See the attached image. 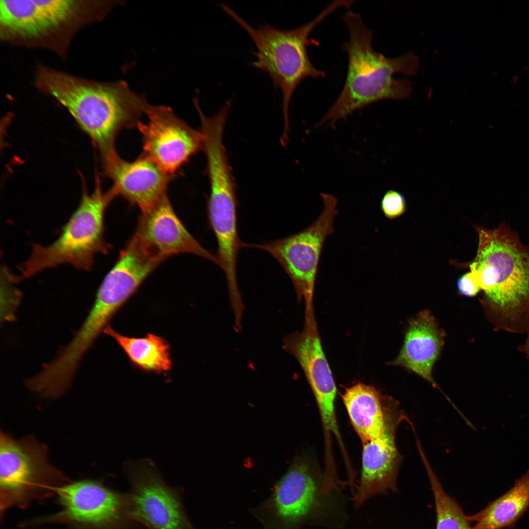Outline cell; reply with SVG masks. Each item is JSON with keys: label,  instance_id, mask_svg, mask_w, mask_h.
Here are the masks:
<instances>
[{"label": "cell", "instance_id": "cell-18", "mask_svg": "<svg viewBox=\"0 0 529 529\" xmlns=\"http://www.w3.org/2000/svg\"><path fill=\"white\" fill-rule=\"evenodd\" d=\"M386 396L361 383L345 388L341 398L362 444L379 437L385 425Z\"/></svg>", "mask_w": 529, "mask_h": 529}, {"label": "cell", "instance_id": "cell-22", "mask_svg": "<svg viewBox=\"0 0 529 529\" xmlns=\"http://www.w3.org/2000/svg\"><path fill=\"white\" fill-rule=\"evenodd\" d=\"M381 208L385 217L389 219H395L405 212L406 199L400 192L389 190L382 198Z\"/></svg>", "mask_w": 529, "mask_h": 529}, {"label": "cell", "instance_id": "cell-1", "mask_svg": "<svg viewBox=\"0 0 529 529\" xmlns=\"http://www.w3.org/2000/svg\"><path fill=\"white\" fill-rule=\"evenodd\" d=\"M479 242L466 266L483 291L481 300L497 331L527 333L529 329V246L505 222L487 229L476 226Z\"/></svg>", "mask_w": 529, "mask_h": 529}, {"label": "cell", "instance_id": "cell-17", "mask_svg": "<svg viewBox=\"0 0 529 529\" xmlns=\"http://www.w3.org/2000/svg\"><path fill=\"white\" fill-rule=\"evenodd\" d=\"M444 337V331L431 312L422 311L410 321L400 353L389 364L415 373L442 392L433 377L432 370L442 349Z\"/></svg>", "mask_w": 529, "mask_h": 529}, {"label": "cell", "instance_id": "cell-23", "mask_svg": "<svg viewBox=\"0 0 529 529\" xmlns=\"http://www.w3.org/2000/svg\"><path fill=\"white\" fill-rule=\"evenodd\" d=\"M1 293L0 318L1 321H12L15 319V313L19 306L21 293L15 288L4 283Z\"/></svg>", "mask_w": 529, "mask_h": 529}, {"label": "cell", "instance_id": "cell-10", "mask_svg": "<svg viewBox=\"0 0 529 529\" xmlns=\"http://www.w3.org/2000/svg\"><path fill=\"white\" fill-rule=\"evenodd\" d=\"M323 209L316 220L303 230L285 238L255 244H246L265 250L282 266L290 278L297 297L304 298L306 308L313 307L319 260L327 237L334 233L338 214L337 199L320 193Z\"/></svg>", "mask_w": 529, "mask_h": 529}, {"label": "cell", "instance_id": "cell-14", "mask_svg": "<svg viewBox=\"0 0 529 529\" xmlns=\"http://www.w3.org/2000/svg\"><path fill=\"white\" fill-rule=\"evenodd\" d=\"M311 310H306L304 328L283 339V348L301 366L313 393L326 435L341 440L335 401L337 393L331 370L324 355Z\"/></svg>", "mask_w": 529, "mask_h": 529}, {"label": "cell", "instance_id": "cell-11", "mask_svg": "<svg viewBox=\"0 0 529 529\" xmlns=\"http://www.w3.org/2000/svg\"><path fill=\"white\" fill-rule=\"evenodd\" d=\"M385 406L382 433L362 444L360 481L351 498L356 508L374 496L398 491L397 477L403 457L396 446V433L407 415L391 397L386 396Z\"/></svg>", "mask_w": 529, "mask_h": 529}, {"label": "cell", "instance_id": "cell-19", "mask_svg": "<svg viewBox=\"0 0 529 529\" xmlns=\"http://www.w3.org/2000/svg\"><path fill=\"white\" fill-rule=\"evenodd\" d=\"M529 508V469L502 496L482 510L467 516L472 529H505L512 528Z\"/></svg>", "mask_w": 529, "mask_h": 529}, {"label": "cell", "instance_id": "cell-4", "mask_svg": "<svg viewBox=\"0 0 529 529\" xmlns=\"http://www.w3.org/2000/svg\"><path fill=\"white\" fill-rule=\"evenodd\" d=\"M337 477L323 474L306 458H295L269 497L251 510L264 529L319 526L342 529L350 498Z\"/></svg>", "mask_w": 529, "mask_h": 529}, {"label": "cell", "instance_id": "cell-8", "mask_svg": "<svg viewBox=\"0 0 529 529\" xmlns=\"http://www.w3.org/2000/svg\"><path fill=\"white\" fill-rule=\"evenodd\" d=\"M70 482L48 461L47 447L32 436L20 439L0 432V513L25 508L56 494Z\"/></svg>", "mask_w": 529, "mask_h": 529}, {"label": "cell", "instance_id": "cell-9", "mask_svg": "<svg viewBox=\"0 0 529 529\" xmlns=\"http://www.w3.org/2000/svg\"><path fill=\"white\" fill-rule=\"evenodd\" d=\"M61 508L57 512L20 523L23 528L58 524L68 529H134L129 494L101 482L82 480L59 487L56 493Z\"/></svg>", "mask_w": 529, "mask_h": 529}, {"label": "cell", "instance_id": "cell-16", "mask_svg": "<svg viewBox=\"0 0 529 529\" xmlns=\"http://www.w3.org/2000/svg\"><path fill=\"white\" fill-rule=\"evenodd\" d=\"M102 161L105 175L113 182L111 190L115 196H121L138 206L141 213L167 195L172 176L144 155L129 162L117 153Z\"/></svg>", "mask_w": 529, "mask_h": 529}, {"label": "cell", "instance_id": "cell-6", "mask_svg": "<svg viewBox=\"0 0 529 529\" xmlns=\"http://www.w3.org/2000/svg\"><path fill=\"white\" fill-rule=\"evenodd\" d=\"M352 0L333 1L317 16L306 24L288 29H279L265 23L254 28L230 7L219 6L240 25L255 43L256 60L251 65L266 72L275 87L282 93V109L285 127L282 138H288L289 110L291 99L301 82L308 77H324L325 72L314 68L307 50L309 37L315 28L332 13L341 7L349 8Z\"/></svg>", "mask_w": 529, "mask_h": 529}, {"label": "cell", "instance_id": "cell-15", "mask_svg": "<svg viewBox=\"0 0 529 529\" xmlns=\"http://www.w3.org/2000/svg\"><path fill=\"white\" fill-rule=\"evenodd\" d=\"M133 236L163 260L173 255L189 253L219 265L216 255L205 249L183 225L167 195L153 207L142 212Z\"/></svg>", "mask_w": 529, "mask_h": 529}, {"label": "cell", "instance_id": "cell-5", "mask_svg": "<svg viewBox=\"0 0 529 529\" xmlns=\"http://www.w3.org/2000/svg\"><path fill=\"white\" fill-rule=\"evenodd\" d=\"M116 2L0 0V39L13 46L48 49L64 58L78 31L102 20Z\"/></svg>", "mask_w": 529, "mask_h": 529}, {"label": "cell", "instance_id": "cell-7", "mask_svg": "<svg viewBox=\"0 0 529 529\" xmlns=\"http://www.w3.org/2000/svg\"><path fill=\"white\" fill-rule=\"evenodd\" d=\"M114 197L110 190L107 192L102 191L97 178L93 192H83L78 207L59 237L47 246L33 244L29 257L18 266L21 279L65 264L90 270L96 256L105 254L109 249L104 238V216Z\"/></svg>", "mask_w": 529, "mask_h": 529}, {"label": "cell", "instance_id": "cell-12", "mask_svg": "<svg viewBox=\"0 0 529 529\" xmlns=\"http://www.w3.org/2000/svg\"><path fill=\"white\" fill-rule=\"evenodd\" d=\"M132 518L147 529H194L178 491L167 485L152 463H134L128 468Z\"/></svg>", "mask_w": 529, "mask_h": 529}, {"label": "cell", "instance_id": "cell-20", "mask_svg": "<svg viewBox=\"0 0 529 529\" xmlns=\"http://www.w3.org/2000/svg\"><path fill=\"white\" fill-rule=\"evenodd\" d=\"M103 333L114 338L131 362L139 369L156 373L171 369L170 345L162 337L152 334L144 337H128L119 334L109 325Z\"/></svg>", "mask_w": 529, "mask_h": 529}, {"label": "cell", "instance_id": "cell-25", "mask_svg": "<svg viewBox=\"0 0 529 529\" xmlns=\"http://www.w3.org/2000/svg\"><path fill=\"white\" fill-rule=\"evenodd\" d=\"M527 334V336L524 343L521 345L518 349L521 352L524 353L529 360V329Z\"/></svg>", "mask_w": 529, "mask_h": 529}, {"label": "cell", "instance_id": "cell-24", "mask_svg": "<svg viewBox=\"0 0 529 529\" xmlns=\"http://www.w3.org/2000/svg\"><path fill=\"white\" fill-rule=\"evenodd\" d=\"M457 284L459 292L466 296H474L481 290L475 276L471 271L459 277Z\"/></svg>", "mask_w": 529, "mask_h": 529}, {"label": "cell", "instance_id": "cell-13", "mask_svg": "<svg viewBox=\"0 0 529 529\" xmlns=\"http://www.w3.org/2000/svg\"><path fill=\"white\" fill-rule=\"evenodd\" d=\"M147 120L137 127L142 135L143 153L167 174L173 176L202 148V135L163 105H149Z\"/></svg>", "mask_w": 529, "mask_h": 529}, {"label": "cell", "instance_id": "cell-2", "mask_svg": "<svg viewBox=\"0 0 529 529\" xmlns=\"http://www.w3.org/2000/svg\"><path fill=\"white\" fill-rule=\"evenodd\" d=\"M35 86L54 98L72 116L99 150L101 158L117 153L122 129L137 127L149 105L125 81L101 82L44 65L35 72Z\"/></svg>", "mask_w": 529, "mask_h": 529}, {"label": "cell", "instance_id": "cell-21", "mask_svg": "<svg viewBox=\"0 0 529 529\" xmlns=\"http://www.w3.org/2000/svg\"><path fill=\"white\" fill-rule=\"evenodd\" d=\"M433 493L436 515V529H472L462 509L455 499L447 494L433 472L424 452H419Z\"/></svg>", "mask_w": 529, "mask_h": 529}, {"label": "cell", "instance_id": "cell-3", "mask_svg": "<svg viewBox=\"0 0 529 529\" xmlns=\"http://www.w3.org/2000/svg\"><path fill=\"white\" fill-rule=\"evenodd\" d=\"M342 19L349 32V40L343 46L348 56L347 75L340 95L316 127L333 124L380 100L409 97L411 82L406 78L395 79L392 75L396 72L415 74L419 68V59L411 51L388 58L375 50L372 31L359 13L348 10Z\"/></svg>", "mask_w": 529, "mask_h": 529}]
</instances>
